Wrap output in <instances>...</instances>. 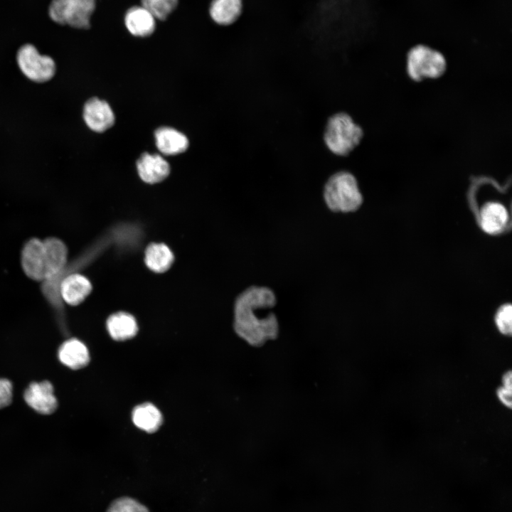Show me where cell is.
Wrapping results in <instances>:
<instances>
[{
  "instance_id": "obj_1",
  "label": "cell",
  "mask_w": 512,
  "mask_h": 512,
  "mask_svg": "<svg viewBox=\"0 0 512 512\" xmlns=\"http://www.w3.org/2000/svg\"><path fill=\"white\" fill-rule=\"evenodd\" d=\"M276 304V295L270 288H246L235 301L234 329L237 334L253 346L276 338L279 326L275 314L271 311L262 314Z\"/></svg>"
},
{
  "instance_id": "obj_2",
  "label": "cell",
  "mask_w": 512,
  "mask_h": 512,
  "mask_svg": "<svg viewBox=\"0 0 512 512\" xmlns=\"http://www.w3.org/2000/svg\"><path fill=\"white\" fill-rule=\"evenodd\" d=\"M363 137V128L348 113L340 111L326 119L322 141L333 155L346 158L358 147Z\"/></svg>"
},
{
  "instance_id": "obj_3",
  "label": "cell",
  "mask_w": 512,
  "mask_h": 512,
  "mask_svg": "<svg viewBox=\"0 0 512 512\" xmlns=\"http://www.w3.org/2000/svg\"><path fill=\"white\" fill-rule=\"evenodd\" d=\"M322 196L326 207L334 213L356 211L363 202L357 178L346 170L336 171L327 178Z\"/></svg>"
},
{
  "instance_id": "obj_4",
  "label": "cell",
  "mask_w": 512,
  "mask_h": 512,
  "mask_svg": "<svg viewBox=\"0 0 512 512\" xmlns=\"http://www.w3.org/2000/svg\"><path fill=\"white\" fill-rule=\"evenodd\" d=\"M447 68L444 55L430 46L417 44L407 52L406 69L408 76L413 81L439 78Z\"/></svg>"
},
{
  "instance_id": "obj_5",
  "label": "cell",
  "mask_w": 512,
  "mask_h": 512,
  "mask_svg": "<svg viewBox=\"0 0 512 512\" xmlns=\"http://www.w3.org/2000/svg\"><path fill=\"white\" fill-rule=\"evenodd\" d=\"M96 0H52L48 16L56 23L79 29L90 27V17Z\"/></svg>"
},
{
  "instance_id": "obj_6",
  "label": "cell",
  "mask_w": 512,
  "mask_h": 512,
  "mask_svg": "<svg viewBox=\"0 0 512 512\" xmlns=\"http://www.w3.org/2000/svg\"><path fill=\"white\" fill-rule=\"evenodd\" d=\"M479 228L486 234L498 235L506 233L511 226L510 205L500 199H489L473 203Z\"/></svg>"
},
{
  "instance_id": "obj_7",
  "label": "cell",
  "mask_w": 512,
  "mask_h": 512,
  "mask_svg": "<svg viewBox=\"0 0 512 512\" xmlns=\"http://www.w3.org/2000/svg\"><path fill=\"white\" fill-rule=\"evenodd\" d=\"M16 60L21 72L31 80L43 82L50 80L55 73V63L48 55H41L32 44L22 46Z\"/></svg>"
},
{
  "instance_id": "obj_8",
  "label": "cell",
  "mask_w": 512,
  "mask_h": 512,
  "mask_svg": "<svg viewBox=\"0 0 512 512\" xmlns=\"http://www.w3.org/2000/svg\"><path fill=\"white\" fill-rule=\"evenodd\" d=\"M23 398L28 406L42 415L52 414L58 406L53 387L48 380L31 383L25 390Z\"/></svg>"
},
{
  "instance_id": "obj_9",
  "label": "cell",
  "mask_w": 512,
  "mask_h": 512,
  "mask_svg": "<svg viewBox=\"0 0 512 512\" xmlns=\"http://www.w3.org/2000/svg\"><path fill=\"white\" fill-rule=\"evenodd\" d=\"M21 265L24 273L35 281L45 280V252L43 241L32 238L21 252Z\"/></svg>"
},
{
  "instance_id": "obj_10",
  "label": "cell",
  "mask_w": 512,
  "mask_h": 512,
  "mask_svg": "<svg viewBox=\"0 0 512 512\" xmlns=\"http://www.w3.org/2000/svg\"><path fill=\"white\" fill-rule=\"evenodd\" d=\"M45 252V280L55 279L60 277L68 261V249L65 243L56 238L43 240Z\"/></svg>"
},
{
  "instance_id": "obj_11",
  "label": "cell",
  "mask_w": 512,
  "mask_h": 512,
  "mask_svg": "<svg viewBox=\"0 0 512 512\" xmlns=\"http://www.w3.org/2000/svg\"><path fill=\"white\" fill-rule=\"evenodd\" d=\"M83 118L87 127L97 132H102L114 123V115L109 104L97 97L86 102Z\"/></svg>"
},
{
  "instance_id": "obj_12",
  "label": "cell",
  "mask_w": 512,
  "mask_h": 512,
  "mask_svg": "<svg viewBox=\"0 0 512 512\" xmlns=\"http://www.w3.org/2000/svg\"><path fill=\"white\" fill-rule=\"evenodd\" d=\"M58 293L62 301L75 306L85 300L91 292L92 285L85 276L73 273L60 279L58 283Z\"/></svg>"
},
{
  "instance_id": "obj_13",
  "label": "cell",
  "mask_w": 512,
  "mask_h": 512,
  "mask_svg": "<svg viewBox=\"0 0 512 512\" xmlns=\"http://www.w3.org/2000/svg\"><path fill=\"white\" fill-rule=\"evenodd\" d=\"M137 166L140 178L149 183L163 181L170 172L169 163L159 154H143L138 159Z\"/></svg>"
},
{
  "instance_id": "obj_14",
  "label": "cell",
  "mask_w": 512,
  "mask_h": 512,
  "mask_svg": "<svg viewBox=\"0 0 512 512\" xmlns=\"http://www.w3.org/2000/svg\"><path fill=\"white\" fill-rule=\"evenodd\" d=\"M124 24L132 35L146 37L154 31L156 18L142 6H135L127 11Z\"/></svg>"
},
{
  "instance_id": "obj_15",
  "label": "cell",
  "mask_w": 512,
  "mask_h": 512,
  "mask_svg": "<svg viewBox=\"0 0 512 512\" xmlns=\"http://www.w3.org/2000/svg\"><path fill=\"white\" fill-rule=\"evenodd\" d=\"M58 358L65 366L78 370L88 364L90 355L87 348L82 341L70 338L59 348Z\"/></svg>"
},
{
  "instance_id": "obj_16",
  "label": "cell",
  "mask_w": 512,
  "mask_h": 512,
  "mask_svg": "<svg viewBox=\"0 0 512 512\" xmlns=\"http://www.w3.org/2000/svg\"><path fill=\"white\" fill-rule=\"evenodd\" d=\"M243 0H212L209 14L212 20L220 26H230L240 17Z\"/></svg>"
},
{
  "instance_id": "obj_17",
  "label": "cell",
  "mask_w": 512,
  "mask_h": 512,
  "mask_svg": "<svg viewBox=\"0 0 512 512\" xmlns=\"http://www.w3.org/2000/svg\"><path fill=\"white\" fill-rule=\"evenodd\" d=\"M158 149L166 155H174L185 151L188 146L186 137L171 127H160L155 132Z\"/></svg>"
},
{
  "instance_id": "obj_18",
  "label": "cell",
  "mask_w": 512,
  "mask_h": 512,
  "mask_svg": "<svg viewBox=\"0 0 512 512\" xmlns=\"http://www.w3.org/2000/svg\"><path fill=\"white\" fill-rule=\"evenodd\" d=\"M107 328L111 337L116 341L131 338L138 330L134 316L125 312L112 314L107 321Z\"/></svg>"
},
{
  "instance_id": "obj_19",
  "label": "cell",
  "mask_w": 512,
  "mask_h": 512,
  "mask_svg": "<svg viewBox=\"0 0 512 512\" xmlns=\"http://www.w3.org/2000/svg\"><path fill=\"white\" fill-rule=\"evenodd\" d=\"M132 421L138 428L146 432H154L160 427L162 416L154 405L144 403L133 410Z\"/></svg>"
},
{
  "instance_id": "obj_20",
  "label": "cell",
  "mask_w": 512,
  "mask_h": 512,
  "mask_svg": "<svg viewBox=\"0 0 512 512\" xmlns=\"http://www.w3.org/2000/svg\"><path fill=\"white\" fill-rule=\"evenodd\" d=\"M174 255L164 244L152 243L145 251V263L154 272H164L171 265Z\"/></svg>"
},
{
  "instance_id": "obj_21",
  "label": "cell",
  "mask_w": 512,
  "mask_h": 512,
  "mask_svg": "<svg viewBox=\"0 0 512 512\" xmlns=\"http://www.w3.org/2000/svg\"><path fill=\"white\" fill-rule=\"evenodd\" d=\"M142 6L156 19L165 20L176 9L178 0H142Z\"/></svg>"
},
{
  "instance_id": "obj_22",
  "label": "cell",
  "mask_w": 512,
  "mask_h": 512,
  "mask_svg": "<svg viewBox=\"0 0 512 512\" xmlns=\"http://www.w3.org/2000/svg\"><path fill=\"white\" fill-rule=\"evenodd\" d=\"M494 324L497 331L504 336H511L512 333V306L506 303L500 306L494 315Z\"/></svg>"
},
{
  "instance_id": "obj_23",
  "label": "cell",
  "mask_w": 512,
  "mask_h": 512,
  "mask_svg": "<svg viewBox=\"0 0 512 512\" xmlns=\"http://www.w3.org/2000/svg\"><path fill=\"white\" fill-rule=\"evenodd\" d=\"M106 512H149V509L136 499L123 496L113 501Z\"/></svg>"
},
{
  "instance_id": "obj_24",
  "label": "cell",
  "mask_w": 512,
  "mask_h": 512,
  "mask_svg": "<svg viewBox=\"0 0 512 512\" xmlns=\"http://www.w3.org/2000/svg\"><path fill=\"white\" fill-rule=\"evenodd\" d=\"M12 388V384L8 379L0 378V409L11 402Z\"/></svg>"
},
{
  "instance_id": "obj_25",
  "label": "cell",
  "mask_w": 512,
  "mask_h": 512,
  "mask_svg": "<svg viewBox=\"0 0 512 512\" xmlns=\"http://www.w3.org/2000/svg\"><path fill=\"white\" fill-rule=\"evenodd\" d=\"M511 389L499 385L496 390V396L498 402L508 409L511 408Z\"/></svg>"
},
{
  "instance_id": "obj_26",
  "label": "cell",
  "mask_w": 512,
  "mask_h": 512,
  "mask_svg": "<svg viewBox=\"0 0 512 512\" xmlns=\"http://www.w3.org/2000/svg\"><path fill=\"white\" fill-rule=\"evenodd\" d=\"M501 385L512 390V373L511 370H506L502 374Z\"/></svg>"
}]
</instances>
